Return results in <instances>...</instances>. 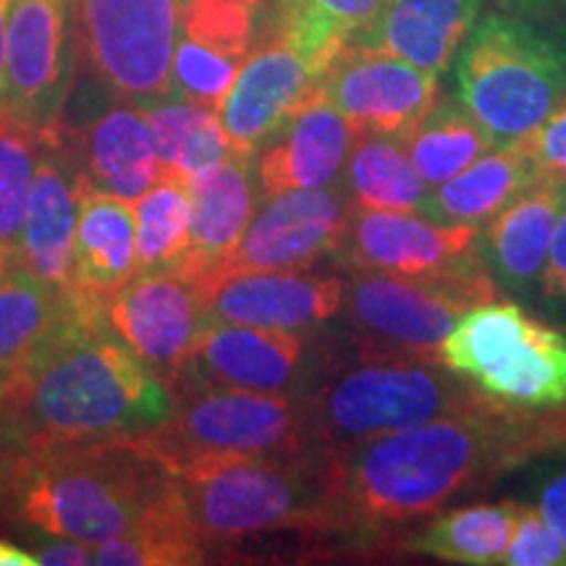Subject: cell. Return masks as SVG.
<instances>
[{"label":"cell","instance_id":"obj_40","mask_svg":"<svg viewBox=\"0 0 566 566\" xmlns=\"http://www.w3.org/2000/svg\"><path fill=\"white\" fill-rule=\"evenodd\" d=\"M533 504L566 543V464L541 470L533 485Z\"/></svg>","mask_w":566,"mask_h":566},{"label":"cell","instance_id":"obj_41","mask_svg":"<svg viewBox=\"0 0 566 566\" xmlns=\"http://www.w3.org/2000/svg\"><path fill=\"white\" fill-rule=\"evenodd\" d=\"M53 543L34 548L32 554L42 566H87L92 564L90 543L69 541V537H51Z\"/></svg>","mask_w":566,"mask_h":566},{"label":"cell","instance_id":"obj_45","mask_svg":"<svg viewBox=\"0 0 566 566\" xmlns=\"http://www.w3.org/2000/svg\"><path fill=\"white\" fill-rule=\"evenodd\" d=\"M506 3L516 11H527V13H551V11L566 9V0H506Z\"/></svg>","mask_w":566,"mask_h":566},{"label":"cell","instance_id":"obj_3","mask_svg":"<svg viewBox=\"0 0 566 566\" xmlns=\"http://www.w3.org/2000/svg\"><path fill=\"white\" fill-rule=\"evenodd\" d=\"M171 478L134 438L24 446L0 509L30 533L101 546L129 533Z\"/></svg>","mask_w":566,"mask_h":566},{"label":"cell","instance_id":"obj_26","mask_svg":"<svg viewBox=\"0 0 566 566\" xmlns=\"http://www.w3.org/2000/svg\"><path fill=\"white\" fill-rule=\"evenodd\" d=\"M184 184L192 200V247L176 271L200 281L229 258L258 210L252 158L233 153Z\"/></svg>","mask_w":566,"mask_h":566},{"label":"cell","instance_id":"obj_12","mask_svg":"<svg viewBox=\"0 0 566 566\" xmlns=\"http://www.w3.org/2000/svg\"><path fill=\"white\" fill-rule=\"evenodd\" d=\"M40 139L55 142L69 155L84 189L118 200H139L163 176L139 103L113 95L97 82L82 97L71 92L61 118Z\"/></svg>","mask_w":566,"mask_h":566},{"label":"cell","instance_id":"obj_5","mask_svg":"<svg viewBox=\"0 0 566 566\" xmlns=\"http://www.w3.org/2000/svg\"><path fill=\"white\" fill-rule=\"evenodd\" d=\"M454 87L499 145L530 137L566 97V30L488 13L457 55Z\"/></svg>","mask_w":566,"mask_h":566},{"label":"cell","instance_id":"obj_32","mask_svg":"<svg viewBox=\"0 0 566 566\" xmlns=\"http://www.w3.org/2000/svg\"><path fill=\"white\" fill-rule=\"evenodd\" d=\"M71 307L24 263L0 265V391Z\"/></svg>","mask_w":566,"mask_h":566},{"label":"cell","instance_id":"obj_24","mask_svg":"<svg viewBox=\"0 0 566 566\" xmlns=\"http://www.w3.org/2000/svg\"><path fill=\"white\" fill-rule=\"evenodd\" d=\"M483 0H384L378 17L352 42L396 55L433 74L454 66L475 30Z\"/></svg>","mask_w":566,"mask_h":566},{"label":"cell","instance_id":"obj_27","mask_svg":"<svg viewBox=\"0 0 566 566\" xmlns=\"http://www.w3.org/2000/svg\"><path fill=\"white\" fill-rule=\"evenodd\" d=\"M546 179L527 139L506 142L467 166L454 179L438 184L424 197L420 212L443 226H485L506 205Z\"/></svg>","mask_w":566,"mask_h":566},{"label":"cell","instance_id":"obj_1","mask_svg":"<svg viewBox=\"0 0 566 566\" xmlns=\"http://www.w3.org/2000/svg\"><path fill=\"white\" fill-rule=\"evenodd\" d=\"M554 451H566L564 407H475L331 451L328 485L304 535L375 548L464 495Z\"/></svg>","mask_w":566,"mask_h":566},{"label":"cell","instance_id":"obj_9","mask_svg":"<svg viewBox=\"0 0 566 566\" xmlns=\"http://www.w3.org/2000/svg\"><path fill=\"white\" fill-rule=\"evenodd\" d=\"M491 300L495 281L483 263L433 275L349 271L342 313L363 354L438 359L459 317Z\"/></svg>","mask_w":566,"mask_h":566},{"label":"cell","instance_id":"obj_11","mask_svg":"<svg viewBox=\"0 0 566 566\" xmlns=\"http://www.w3.org/2000/svg\"><path fill=\"white\" fill-rule=\"evenodd\" d=\"M346 45H334L279 19L273 32L254 42L218 116L233 153L254 158L289 118L321 92L331 63Z\"/></svg>","mask_w":566,"mask_h":566},{"label":"cell","instance_id":"obj_33","mask_svg":"<svg viewBox=\"0 0 566 566\" xmlns=\"http://www.w3.org/2000/svg\"><path fill=\"white\" fill-rule=\"evenodd\" d=\"M493 147H499L493 134L457 97L438 101L407 139L409 158L430 189L454 179Z\"/></svg>","mask_w":566,"mask_h":566},{"label":"cell","instance_id":"obj_38","mask_svg":"<svg viewBox=\"0 0 566 566\" xmlns=\"http://www.w3.org/2000/svg\"><path fill=\"white\" fill-rule=\"evenodd\" d=\"M535 304L554 321L566 323V195L562 212H558L546 271H543L541 283H537Z\"/></svg>","mask_w":566,"mask_h":566},{"label":"cell","instance_id":"obj_42","mask_svg":"<svg viewBox=\"0 0 566 566\" xmlns=\"http://www.w3.org/2000/svg\"><path fill=\"white\" fill-rule=\"evenodd\" d=\"M21 449H24V446H21L17 438H11L3 428H0V499H3L6 485H9L11 470H13V464H17Z\"/></svg>","mask_w":566,"mask_h":566},{"label":"cell","instance_id":"obj_21","mask_svg":"<svg viewBox=\"0 0 566 566\" xmlns=\"http://www.w3.org/2000/svg\"><path fill=\"white\" fill-rule=\"evenodd\" d=\"M566 195V181L541 179L478 229V258L495 286L535 302Z\"/></svg>","mask_w":566,"mask_h":566},{"label":"cell","instance_id":"obj_34","mask_svg":"<svg viewBox=\"0 0 566 566\" xmlns=\"http://www.w3.org/2000/svg\"><path fill=\"white\" fill-rule=\"evenodd\" d=\"M132 205L137 223V273L176 271L192 247V200L187 184L160 176Z\"/></svg>","mask_w":566,"mask_h":566},{"label":"cell","instance_id":"obj_35","mask_svg":"<svg viewBox=\"0 0 566 566\" xmlns=\"http://www.w3.org/2000/svg\"><path fill=\"white\" fill-rule=\"evenodd\" d=\"M40 147V134L9 105H0V265L21 263V237Z\"/></svg>","mask_w":566,"mask_h":566},{"label":"cell","instance_id":"obj_29","mask_svg":"<svg viewBox=\"0 0 566 566\" xmlns=\"http://www.w3.org/2000/svg\"><path fill=\"white\" fill-rule=\"evenodd\" d=\"M354 208L420 212L430 187L409 158L407 139L359 132L338 176Z\"/></svg>","mask_w":566,"mask_h":566},{"label":"cell","instance_id":"obj_20","mask_svg":"<svg viewBox=\"0 0 566 566\" xmlns=\"http://www.w3.org/2000/svg\"><path fill=\"white\" fill-rule=\"evenodd\" d=\"M208 323L313 331L342 313L344 281L310 271H254L195 281Z\"/></svg>","mask_w":566,"mask_h":566},{"label":"cell","instance_id":"obj_43","mask_svg":"<svg viewBox=\"0 0 566 566\" xmlns=\"http://www.w3.org/2000/svg\"><path fill=\"white\" fill-rule=\"evenodd\" d=\"M0 566H38V558H34L32 551L0 541Z\"/></svg>","mask_w":566,"mask_h":566},{"label":"cell","instance_id":"obj_2","mask_svg":"<svg viewBox=\"0 0 566 566\" xmlns=\"http://www.w3.org/2000/svg\"><path fill=\"white\" fill-rule=\"evenodd\" d=\"M166 380L74 302L0 391V428L21 446L134 438L171 417Z\"/></svg>","mask_w":566,"mask_h":566},{"label":"cell","instance_id":"obj_7","mask_svg":"<svg viewBox=\"0 0 566 566\" xmlns=\"http://www.w3.org/2000/svg\"><path fill=\"white\" fill-rule=\"evenodd\" d=\"M174 396L171 417L134 436L168 472L221 459L289 457L321 449L304 394L184 386Z\"/></svg>","mask_w":566,"mask_h":566},{"label":"cell","instance_id":"obj_14","mask_svg":"<svg viewBox=\"0 0 566 566\" xmlns=\"http://www.w3.org/2000/svg\"><path fill=\"white\" fill-rule=\"evenodd\" d=\"M352 210L354 205L342 181L265 197L233 252L205 279L254 271H307L325 258H336Z\"/></svg>","mask_w":566,"mask_h":566},{"label":"cell","instance_id":"obj_19","mask_svg":"<svg viewBox=\"0 0 566 566\" xmlns=\"http://www.w3.org/2000/svg\"><path fill=\"white\" fill-rule=\"evenodd\" d=\"M263 0H187L176 40L171 95L221 108L258 34Z\"/></svg>","mask_w":566,"mask_h":566},{"label":"cell","instance_id":"obj_23","mask_svg":"<svg viewBox=\"0 0 566 566\" xmlns=\"http://www.w3.org/2000/svg\"><path fill=\"white\" fill-rule=\"evenodd\" d=\"M354 126L317 92L268 142L258 158V187L263 197L294 189H321L336 184L354 145Z\"/></svg>","mask_w":566,"mask_h":566},{"label":"cell","instance_id":"obj_10","mask_svg":"<svg viewBox=\"0 0 566 566\" xmlns=\"http://www.w3.org/2000/svg\"><path fill=\"white\" fill-rule=\"evenodd\" d=\"M80 53L92 82L132 103L171 95L187 0H74Z\"/></svg>","mask_w":566,"mask_h":566},{"label":"cell","instance_id":"obj_25","mask_svg":"<svg viewBox=\"0 0 566 566\" xmlns=\"http://www.w3.org/2000/svg\"><path fill=\"white\" fill-rule=\"evenodd\" d=\"M137 273V223L134 205L82 189L74 239V289L71 300L90 313H103Z\"/></svg>","mask_w":566,"mask_h":566},{"label":"cell","instance_id":"obj_36","mask_svg":"<svg viewBox=\"0 0 566 566\" xmlns=\"http://www.w3.org/2000/svg\"><path fill=\"white\" fill-rule=\"evenodd\" d=\"M281 17L302 32L334 45H349L378 17L384 0H279Z\"/></svg>","mask_w":566,"mask_h":566},{"label":"cell","instance_id":"obj_15","mask_svg":"<svg viewBox=\"0 0 566 566\" xmlns=\"http://www.w3.org/2000/svg\"><path fill=\"white\" fill-rule=\"evenodd\" d=\"M307 331H271L210 323L197 338L171 391L184 386L254 394H304L315 375Z\"/></svg>","mask_w":566,"mask_h":566},{"label":"cell","instance_id":"obj_28","mask_svg":"<svg viewBox=\"0 0 566 566\" xmlns=\"http://www.w3.org/2000/svg\"><path fill=\"white\" fill-rule=\"evenodd\" d=\"M516 509L520 501H495L438 512L428 525L405 535L401 551L449 564L495 566L512 543Z\"/></svg>","mask_w":566,"mask_h":566},{"label":"cell","instance_id":"obj_44","mask_svg":"<svg viewBox=\"0 0 566 566\" xmlns=\"http://www.w3.org/2000/svg\"><path fill=\"white\" fill-rule=\"evenodd\" d=\"M6 34H9V0H0V105H6Z\"/></svg>","mask_w":566,"mask_h":566},{"label":"cell","instance_id":"obj_30","mask_svg":"<svg viewBox=\"0 0 566 566\" xmlns=\"http://www.w3.org/2000/svg\"><path fill=\"white\" fill-rule=\"evenodd\" d=\"M208 556L174 478L129 533L92 546V564L103 566H184L205 564Z\"/></svg>","mask_w":566,"mask_h":566},{"label":"cell","instance_id":"obj_18","mask_svg":"<svg viewBox=\"0 0 566 566\" xmlns=\"http://www.w3.org/2000/svg\"><path fill=\"white\" fill-rule=\"evenodd\" d=\"M336 260L346 271L394 275L457 271L480 263L478 229L436 223L422 212L354 208Z\"/></svg>","mask_w":566,"mask_h":566},{"label":"cell","instance_id":"obj_4","mask_svg":"<svg viewBox=\"0 0 566 566\" xmlns=\"http://www.w3.org/2000/svg\"><path fill=\"white\" fill-rule=\"evenodd\" d=\"M491 399L438 359L363 354L304 391L317 446L328 451L415 428Z\"/></svg>","mask_w":566,"mask_h":566},{"label":"cell","instance_id":"obj_37","mask_svg":"<svg viewBox=\"0 0 566 566\" xmlns=\"http://www.w3.org/2000/svg\"><path fill=\"white\" fill-rule=\"evenodd\" d=\"M506 566H566V543L543 520L535 504L516 509L514 535L504 556Z\"/></svg>","mask_w":566,"mask_h":566},{"label":"cell","instance_id":"obj_16","mask_svg":"<svg viewBox=\"0 0 566 566\" xmlns=\"http://www.w3.org/2000/svg\"><path fill=\"white\" fill-rule=\"evenodd\" d=\"M103 321L168 386L210 325L200 286L181 271L134 273Z\"/></svg>","mask_w":566,"mask_h":566},{"label":"cell","instance_id":"obj_17","mask_svg":"<svg viewBox=\"0 0 566 566\" xmlns=\"http://www.w3.org/2000/svg\"><path fill=\"white\" fill-rule=\"evenodd\" d=\"M321 95L344 113L357 134L409 139L438 103V76L405 59L349 42L331 63Z\"/></svg>","mask_w":566,"mask_h":566},{"label":"cell","instance_id":"obj_13","mask_svg":"<svg viewBox=\"0 0 566 566\" xmlns=\"http://www.w3.org/2000/svg\"><path fill=\"white\" fill-rule=\"evenodd\" d=\"M76 48L74 0H9L6 105L38 134L51 129L66 108Z\"/></svg>","mask_w":566,"mask_h":566},{"label":"cell","instance_id":"obj_8","mask_svg":"<svg viewBox=\"0 0 566 566\" xmlns=\"http://www.w3.org/2000/svg\"><path fill=\"white\" fill-rule=\"evenodd\" d=\"M443 367L512 407L566 405V334L535 321L516 302L467 310L438 352Z\"/></svg>","mask_w":566,"mask_h":566},{"label":"cell","instance_id":"obj_6","mask_svg":"<svg viewBox=\"0 0 566 566\" xmlns=\"http://www.w3.org/2000/svg\"><path fill=\"white\" fill-rule=\"evenodd\" d=\"M331 451L200 462L171 472L208 551L281 530L307 533L328 485Z\"/></svg>","mask_w":566,"mask_h":566},{"label":"cell","instance_id":"obj_31","mask_svg":"<svg viewBox=\"0 0 566 566\" xmlns=\"http://www.w3.org/2000/svg\"><path fill=\"white\" fill-rule=\"evenodd\" d=\"M139 108L150 126L160 174L168 179L187 181L202 168L216 166L233 155L221 116L200 103L166 95L139 103Z\"/></svg>","mask_w":566,"mask_h":566},{"label":"cell","instance_id":"obj_22","mask_svg":"<svg viewBox=\"0 0 566 566\" xmlns=\"http://www.w3.org/2000/svg\"><path fill=\"white\" fill-rule=\"evenodd\" d=\"M30 208H27L21 263L42 283L71 300L74 289V239L80 218L82 179L55 142L40 139Z\"/></svg>","mask_w":566,"mask_h":566},{"label":"cell","instance_id":"obj_39","mask_svg":"<svg viewBox=\"0 0 566 566\" xmlns=\"http://www.w3.org/2000/svg\"><path fill=\"white\" fill-rule=\"evenodd\" d=\"M525 139L530 150L535 153L543 176L554 181H566V97Z\"/></svg>","mask_w":566,"mask_h":566}]
</instances>
